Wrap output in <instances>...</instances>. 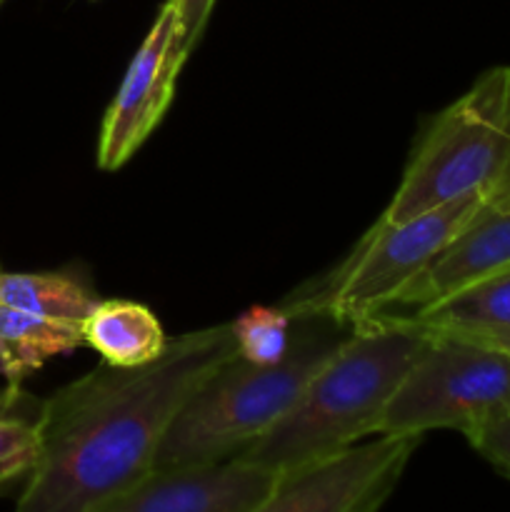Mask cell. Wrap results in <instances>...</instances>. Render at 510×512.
Masks as SVG:
<instances>
[{
  "label": "cell",
  "mask_w": 510,
  "mask_h": 512,
  "mask_svg": "<svg viewBox=\"0 0 510 512\" xmlns=\"http://www.w3.org/2000/svg\"><path fill=\"white\" fill-rule=\"evenodd\" d=\"M510 273V205L490 210L455 238L435 263L400 293L388 313H408L483 280Z\"/></svg>",
  "instance_id": "cell-10"
},
{
  "label": "cell",
  "mask_w": 510,
  "mask_h": 512,
  "mask_svg": "<svg viewBox=\"0 0 510 512\" xmlns=\"http://www.w3.org/2000/svg\"><path fill=\"white\" fill-rule=\"evenodd\" d=\"M178 45V0H165L100 123L95 148V163L100 170L123 168L160 125L165 110L173 103L175 83L183 70Z\"/></svg>",
  "instance_id": "cell-8"
},
{
  "label": "cell",
  "mask_w": 510,
  "mask_h": 512,
  "mask_svg": "<svg viewBox=\"0 0 510 512\" xmlns=\"http://www.w3.org/2000/svg\"><path fill=\"white\" fill-rule=\"evenodd\" d=\"M420 438L378 435L328 460L280 475L253 512H380L398 488Z\"/></svg>",
  "instance_id": "cell-7"
},
{
  "label": "cell",
  "mask_w": 510,
  "mask_h": 512,
  "mask_svg": "<svg viewBox=\"0 0 510 512\" xmlns=\"http://www.w3.org/2000/svg\"><path fill=\"white\" fill-rule=\"evenodd\" d=\"M215 8V0H178L180 10V45L178 60L185 65L188 55L193 53L195 45L200 43L208 25L210 13Z\"/></svg>",
  "instance_id": "cell-18"
},
{
  "label": "cell",
  "mask_w": 510,
  "mask_h": 512,
  "mask_svg": "<svg viewBox=\"0 0 510 512\" xmlns=\"http://www.w3.org/2000/svg\"><path fill=\"white\" fill-rule=\"evenodd\" d=\"M230 325H233L235 350L240 358L250 363L273 365L288 353L290 338H293V318L280 305L275 308L255 305L230 320Z\"/></svg>",
  "instance_id": "cell-15"
},
{
  "label": "cell",
  "mask_w": 510,
  "mask_h": 512,
  "mask_svg": "<svg viewBox=\"0 0 510 512\" xmlns=\"http://www.w3.org/2000/svg\"><path fill=\"white\" fill-rule=\"evenodd\" d=\"M510 205V178L480 193L400 220L370 225L348 258L325 278L303 285L280 308L290 315H330L355 325L395 308L400 293L475 220Z\"/></svg>",
  "instance_id": "cell-4"
},
{
  "label": "cell",
  "mask_w": 510,
  "mask_h": 512,
  "mask_svg": "<svg viewBox=\"0 0 510 512\" xmlns=\"http://www.w3.org/2000/svg\"><path fill=\"white\" fill-rule=\"evenodd\" d=\"M468 443L478 455H483L498 473L510 478V410L500 413L488 425L470 435Z\"/></svg>",
  "instance_id": "cell-17"
},
{
  "label": "cell",
  "mask_w": 510,
  "mask_h": 512,
  "mask_svg": "<svg viewBox=\"0 0 510 512\" xmlns=\"http://www.w3.org/2000/svg\"><path fill=\"white\" fill-rule=\"evenodd\" d=\"M505 410H510V350L430 330L423 353L390 400L380 435L423 438L430 430H458L470 438Z\"/></svg>",
  "instance_id": "cell-6"
},
{
  "label": "cell",
  "mask_w": 510,
  "mask_h": 512,
  "mask_svg": "<svg viewBox=\"0 0 510 512\" xmlns=\"http://www.w3.org/2000/svg\"><path fill=\"white\" fill-rule=\"evenodd\" d=\"M350 330L353 325L330 315H298L293 318L288 353L278 363L258 365L238 353L230 355L170 420L153 470L238 458L293 408Z\"/></svg>",
  "instance_id": "cell-3"
},
{
  "label": "cell",
  "mask_w": 510,
  "mask_h": 512,
  "mask_svg": "<svg viewBox=\"0 0 510 512\" xmlns=\"http://www.w3.org/2000/svg\"><path fill=\"white\" fill-rule=\"evenodd\" d=\"M85 345L113 368H143L163 355L168 338L158 315L133 300H103L83 320Z\"/></svg>",
  "instance_id": "cell-11"
},
{
  "label": "cell",
  "mask_w": 510,
  "mask_h": 512,
  "mask_svg": "<svg viewBox=\"0 0 510 512\" xmlns=\"http://www.w3.org/2000/svg\"><path fill=\"white\" fill-rule=\"evenodd\" d=\"M233 325L168 340L143 368L103 363L38 410L40 458L15 512H98L153 473L163 435L195 388L235 355Z\"/></svg>",
  "instance_id": "cell-1"
},
{
  "label": "cell",
  "mask_w": 510,
  "mask_h": 512,
  "mask_svg": "<svg viewBox=\"0 0 510 512\" xmlns=\"http://www.w3.org/2000/svg\"><path fill=\"white\" fill-rule=\"evenodd\" d=\"M278 480L280 475L243 458L153 470L98 512H253Z\"/></svg>",
  "instance_id": "cell-9"
},
{
  "label": "cell",
  "mask_w": 510,
  "mask_h": 512,
  "mask_svg": "<svg viewBox=\"0 0 510 512\" xmlns=\"http://www.w3.org/2000/svg\"><path fill=\"white\" fill-rule=\"evenodd\" d=\"M510 178V65L480 73L428 123L378 223H400Z\"/></svg>",
  "instance_id": "cell-5"
},
{
  "label": "cell",
  "mask_w": 510,
  "mask_h": 512,
  "mask_svg": "<svg viewBox=\"0 0 510 512\" xmlns=\"http://www.w3.org/2000/svg\"><path fill=\"white\" fill-rule=\"evenodd\" d=\"M428 338L430 330L405 313L355 323L293 408L238 458L288 475L380 435L390 400Z\"/></svg>",
  "instance_id": "cell-2"
},
{
  "label": "cell",
  "mask_w": 510,
  "mask_h": 512,
  "mask_svg": "<svg viewBox=\"0 0 510 512\" xmlns=\"http://www.w3.org/2000/svg\"><path fill=\"white\" fill-rule=\"evenodd\" d=\"M405 315L430 330L468 335L510 350V273L470 285Z\"/></svg>",
  "instance_id": "cell-13"
},
{
  "label": "cell",
  "mask_w": 510,
  "mask_h": 512,
  "mask_svg": "<svg viewBox=\"0 0 510 512\" xmlns=\"http://www.w3.org/2000/svg\"><path fill=\"white\" fill-rule=\"evenodd\" d=\"M0 5H3V0H0Z\"/></svg>",
  "instance_id": "cell-19"
},
{
  "label": "cell",
  "mask_w": 510,
  "mask_h": 512,
  "mask_svg": "<svg viewBox=\"0 0 510 512\" xmlns=\"http://www.w3.org/2000/svg\"><path fill=\"white\" fill-rule=\"evenodd\" d=\"M80 345H85V335L78 320L45 318L0 303V373L8 393H18L35 370Z\"/></svg>",
  "instance_id": "cell-12"
},
{
  "label": "cell",
  "mask_w": 510,
  "mask_h": 512,
  "mask_svg": "<svg viewBox=\"0 0 510 512\" xmlns=\"http://www.w3.org/2000/svg\"><path fill=\"white\" fill-rule=\"evenodd\" d=\"M0 303L33 315L58 320H78L95 308V295L83 280L65 273H3Z\"/></svg>",
  "instance_id": "cell-14"
},
{
  "label": "cell",
  "mask_w": 510,
  "mask_h": 512,
  "mask_svg": "<svg viewBox=\"0 0 510 512\" xmlns=\"http://www.w3.org/2000/svg\"><path fill=\"white\" fill-rule=\"evenodd\" d=\"M8 408L0 410V495L25 483L40 458L38 418Z\"/></svg>",
  "instance_id": "cell-16"
}]
</instances>
